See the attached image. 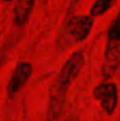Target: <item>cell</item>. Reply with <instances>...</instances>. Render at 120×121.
Segmentation results:
<instances>
[{
  "instance_id": "cell-1",
  "label": "cell",
  "mask_w": 120,
  "mask_h": 121,
  "mask_svg": "<svg viewBox=\"0 0 120 121\" xmlns=\"http://www.w3.org/2000/svg\"><path fill=\"white\" fill-rule=\"evenodd\" d=\"M85 63V57L83 52L76 51L73 52L61 67L54 82L61 85L62 87L69 88L73 81L79 77L81 70Z\"/></svg>"
},
{
  "instance_id": "cell-2",
  "label": "cell",
  "mask_w": 120,
  "mask_h": 121,
  "mask_svg": "<svg viewBox=\"0 0 120 121\" xmlns=\"http://www.w3.org/2000/svg\"><path fill=\"white\" fill-rule=\"evenodd\" d=\"M68 89L53 81L49 87L46 121H60L63 115Z\"/></svg>"
},
{
  "instance_id": "cell-3",
  "label": "cell",
  "mask_w": 120,
  "mask_h": 121,
  "mask_svg": "<svg viewBox=\"0 0 120 121\" xmlns=\"http://www.w3.org/2000/svg\"><path fill=\"white\" fill-rule=\"evenodd\" d=\"M93 96L107 115L115 113L118 105V88L115 83L103 82L97 85L93 90Z\"/></svg>"
},
{
  "instance_id": "cell-4",
  "label": "cell",
  "mask_w": 120,
  "mask_h": 121,
  "mask_svg": "<svg viewBox=\"0 0 120 121\" xmlns=\"http://www.w3.org/2000/svg\"><path fill=\"white\" fill-rule=\"evenodd\" d=\"M94 27V17L90 15L72 16L66 26L67 36L72 43H82L89 36Z\"/></svg>"
},
{
  "instance_id": "cell-5",
  "label": "cell",
  "mask_w": 120,
  "mask_h": 121,
  "mask_svg": "<svg viewBox=\"0 0 120 121\" xmlns=\"http://www.w3.org/2000/svg\"><path fill=\"white\" fill-rule=\"evenodd\" d=\"M33 72V67L28 62H19L14 67L12 73H11L10 80L6 87L8 97L10 99H13L21 88L28 83L29 79L31 78Z\"/></svg>"
},
{
  "instance_id": "cell-6",
  "label": "cell",
  "mask_w": 120,
  "mask_h": 121,
  "mask_svg": "<svg viewBox=\"0 0 120 121\" xmlns=\"http://www.w3.org/2000/svg\"><path fill=\"white\" fill-rule=\"evenodd\" d=\"M35 0H17L13 9V21L18 27H23L29 21L33 12Z\"/></svg>"
},
{
  "instance_id": "cell-7",
  "label": "cell",
  "mask_w": 120,
  "mask_h": 121,
  "mask_svg": "<svg viewBox=\"0 0 120 121\" xmlns=\"http://www.w3.org/2000/svg\"><path fill=\"white\" fill-rule=\"evenodd\" d=\"M107 46L120 47V11L111 23L107 34Z\"/></svg>"
},
{
  "instance_id": "cell-8",
  "label": "cell",
  "mask_w": 120,
  "mask_h": 121,
  "mask_svg": "<svg viewBox=\"0 0 120 121\" xmlns=\"http://www.w3.org/2000/svg\"><path fill=\"white\" fill-rule=\"evenodd\" d=\"M118 0H96L95 3L91 5L90 16L98 17L105 14Z\"/></svg>"
},
{
  "instance_id": "cell-9",
  "label": "cell",
  "mask_w": 120,
  "mask_h": 121,
  "mask_svg": "<svg viewBox=\"0 0 120 121\" xmlns=\"http://www.w3.org/2000/svg\"><path fill=\"white\" fill-rule=\"evenodd\" d=\"M2 1H5V2H9V1H12V0H2Z\"/></svg>"
}]
</instances>
